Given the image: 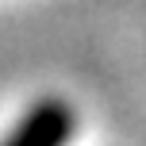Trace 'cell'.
Masks as SVG:
<instances>
[{
	"instance_id": "6da1fadb",
	"label": "cell",
	"mask_w": 146,
	"mask_h": 146,
	"mask_svg": "<svg viewBox=\"0 0 146 146\" xmlns=\"http://www.w3.org/2000/svg\"><path fill=\"white\" fill-rule=\"evenodd\" d=\"M69 135H73V108L58 96H50V100H38L15 123L4 146H66Z\"/></svg>"
}]
</instances>
